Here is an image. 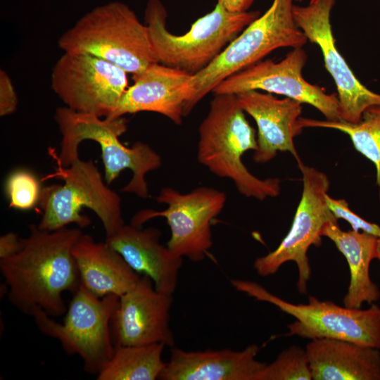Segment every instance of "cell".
Masks as SVG:
<instances>
[{"mask_svg": "<svg viewBox=\"0 0 380 380\" xmlns=\"http://www.w3.org/2000/svg\"><path fill=\"white\" fill-rule=\"evenodd\" d=\"M294 1H300H300H303V0H294Z\"/></svg>", "mask_w": 380, "mask_h": 380, "instance_id": "obj_33", "label": "cell"}, {"mask_svg": "<svg viewBox=\"0 0 380 380\" xmlns=\"http://www.w3.org/2000/svg\"><path fill=\"white\" fill-rule=\"evenodd\" d=\"M257 344L242 350L229 348L186 351L170 350L160 379L162 380H257L265 363L256 359Z\"/></svg>", "mask_w": 380, "mask_h": 380, "instance_id": "obj_17", "label": "cell"}, {"mask_svg": "<svg viewBox=\"0 0 380 380\" xmlns=\"http://www.w3.org/2000/svg\"><path fill=\"white\" fill-rule=\"evenodd\" d=\"M335 0H319L307 6H293L298 27L319 47L324 65L335 82L342 120L357 123L368 108L380 105V94L356 77L336 48L330 15Z\"/></svg>", "mask_w": 380, "mask_h": 380, "instance_id": "obj_14", "label": "cell"}, {"mask_svg": "<svg viewBox=\"0 0 380 380\" xmlns=\"http://www.w3.org/2000/svg\"><path fill=\"white\" fill-rule=\"evenodd\" d=\"M191 76L180 70L153 63L133 76L134 84L128 87L116 110L106 118L116 119L125 114L149 111L180 125L186 102L183 87Z\"/></svg>", "mask_w": 380, "mask_h": 380, "instance_id": "obj_19", "label": "cell"}, {"mask_svg": "<svg viewBox=\"0 0 380 380\" xmlns=\"http://www.w3.org/2000/svg\"><path fill=\"white\" fill-rule=\"evenodd\" d=\"M4 187L10 208L28 210L39 204L42 188L37 177L30 170L18 168L12 171Z\"/></svg>", "mask_w": 380, "mask_h": 380, "instance_id": "obj_26", "label": "cell"}, {"mask_svg": "<svg viewBox=\"0 0 380 380\" xmlns=\"http://www.w3.org/2000/svg\"><path fill=\"white\" fill-rule=\"evenodd\" d=\"M158 229L124 224L106 242L118 252L139 274L149 277L155 288L173 294L178 283L183 258L160 243Z\"/></svg>", "mask_w": 380, "mask_h": 380, "instance_id": "obj_18", "label": "cell"}, {"mask_svg": "<svg viewBox=\"0 0 380 380\" xmlns=\"http://www.w3.org/2000/svg\"><path fill=\"white\" fill-rule=\"evenodd\" d=\"M64 53H85L110 62L133 76L158 63L146 25L125 4L94 8L58 39Z\"/></svg>", "mask_w": 380, "mask_h": 380, "instance_id": "obj_5", "label": "cell"}, {"mask_svg": "<svg viewBox=\"0 0 380 380\" xmlns=\"http://www.w3.org/2000/svg\"><path fill=\"white\" fill-rule=\"evenodd\" d=\"M259 11L234 13L218 2L182 35L166 27L167 12L160 0H148L145 20L158 63L194 75L207 67L251 22Z\"/></svg>", "mask_w": 380, "mask_h": 380, "instance_id": "obj_6", "label": "cell"}, {"mask_svg": "<svg viewBox=\"0 0 380 380\" xmlns=\"http://www.w3.org/2000/svg\"><path fill=\"white\" fill-rule=\"evenodd\" d=\"M156 199L167 208L161 211L141 210L132 217L130 224L141 227L151 219L163 217L170 229L167 243L170 250L194 262L203 260L213 246L211 222L224 208L225 194L206 186L187 194L164 187Z\"/></svg>", "mask_w": 380, "mask_h": 380, "instance_id": "obj_11", "label": "cell"}, {"mask_svg": "<svg viewBox=\"0 0 380 380\" xmlns=\"http://www.w3.org/2000/svg\"><path fill=\"white\" fill-rule=\"evenodd\" d=\"M299 123L303 128H329L346 134L355 150L374 165L376 182L380 186V105L366 109L357 123L304 118H299Z\"/></svg>", "mask_w": 380, "mask_h": 380, "instance_id": "obj_24", "label": "cell"}, {"mask_svg": "<svg viewBox=\"0 0 380 380\" xmlns=\"http://www.w3.org/2000/svg\"><path fill=\"white\" fill-rule=\"evenodd\" d=\"M118 303V296L98 297L81 284L72 293L63 323L41 309L32 317L42 334L58 341L67 354L82 359L85 372L98 374L114 353L110 323Z\"/></svg>", "mask_w": 380, "mask_h": 380, "instance_id": "obj_9", "label": "cell"}, {"mask_svg": "<svg viewBox=\"0 0 380 380\" xmlns=\"http://www.w3.org/2000/svg\"><path fill=\"white\" fill-rule=\"evenodd\" d=\"M376 259H377L380 262V238H378Z\"/></svg>", "mask_w": 380, "mask_h": 380, "instance_id": "obj_31", "label": "cell"}, {"mask_svg": "<svg viewBox=\"0 0 380 380\" xmlns=\"http://www.w3.org/2000/svg\"><path fill=\"white\" fill-rule=\"evenodd\" d=\"M72 253L81 284L98 297L108 295L120 297L140 277L106 241H96L89 234L83 233L80 236Z\"/></svg>", "mask_w": 380, "mask_h": 380, "instance_id": "obj_21", "label": "cell"}, {"mask_svg": "<svg viewBox=\"0 0 380 380\" xmlns=\"http://www.w3.org/2000/svg\"><path fill=\"white\" fill-rule=\"evenodd\" d=\"M217 2L230 12L239 13L247 11L253 0H217Z\"/></svg>", "mask_w": 380, "mask_h": 380, "instance_id": "obj_30", "label": "cell"}, {"mask_svg": "<svg viewBox=\"0 0 380 380\" xmlns=\"http://www.w3.org/2000/svg\"><path fill=\"white\" fill-rule=\"evenodd\" d=\"M23 246V238L13 232L6 233L0 237V259L12 256Z\"/></svg>", "mask_w": 380, "mask_h": 380, "instance_id": "obj_29", "label": "cell"}, {"mask_svg": "<svg viewBox=\"0 0 380 380\" xmlns=\"http://www.w3.org/2000/svg\"><path fill=\"white\" fill-rule=\"evenodd\" d=\"M54 119L62 140L59 153L55 148H49V154L53 160L68 167L79 158L78 148L81 142L94 141L101 146L106 183L109 186L123 170L129 169L132 177L120 191L142 198L148 196L146 175L159 168L162 159L156 151L144 142L137 141L132 147L121 143L119 137L127 130L125 118L102 119L65 106L56 109Z\"/></svg>", "mask_w": 380, "mask_h": 380, "instance_id": "obj_3", "label": "cell"}, {"mask_svg": "<svg viewBox=\"0 0 380 380\" xmlns=\"http://www.w3.org/2000/svg\"><path fill=\"white\" fill-rule=\"evenodd\" d=\"M165 347L163 343L115 346L112 357L97 374V379H159L166 363L162 359Z\"/></svg>", "mask_w": 380, "mask_h": 380, "instance_id": "obj_23", "label": "cell"}, {"mask_svg": "<svg viewBox=\"0 0 380 380\" xmlns=\"http://www.w3.org/2000/svg\"><path fill=\"white\" fill-rule=\"evenodd\" d=\"M214 95L198 128V162L216 176L231 179L244 196L264 201L279 196L280 179H260L243 163V155L255 151L258 144L255 131L246 118L236 94Z\"/></svg>", "mask_w": 380, "mask_h": 380, "instance_id": "obj_2", "label": "cell"}, {"mask_svg": "<svg viewBox=\"0 0 380 380\" xmlns=\"http://www.w3.org/2000/svg\"><path fill=\"white\" fill-rule=\"evenodd\" d=\"M127 73L94 56L64 53L53 68L51 88L66 107L109 118L128 88Z\"/></svg>", "mask_w": 380, "mask_h": 380, "instance_id": "obj_12", "label": "cell"}, {"mask_svg": "<svg viewBox=\"0 0 380 380\" xmlns=\"http://www.w3.org/2000/svg\"><path fill=\"white\" fill-rule=\"evenodd\" d=\"M306 60L303 47L293 49L279 62L259 61L229 76L217 84L212 93L237 94L261 90L311 105L327 120L341 121L337 94H327L321 87L304 79L302 70Z\"/></svg>", "mask_w": 380, "mask_h": 380, "instance_id": "obj_13", "label": "cell"}, {"mask_svg": "<svg viewBox=\"0 0 380 380\" xmlns=\"http://www.w3.org/2000/svg\"><path fill=\"white\" fill-rule=\"evenodd\" d=\"M297 163L302 175L303 191L291 227L275 250L255 259L253 267L260 276L268 277L285 262L293 261L298 271L297 289L305 294L311 276L308 251L312 245H321L324 226L338 219L326 202L330 185L327 175L300 159Z\"/></svg>", "mask_w": 380, "mask_h": 380, "instance_id": "obj_10", "label": "cell"}, {"mask_svg": "<svg viewBox=\"0 0 380 380\" xmlns=\"http://www.w3.org/2000/svg\"><path fill=\"white\" fill-rule=\"evenodd\" d=\"M322 236L329 239L345 257L350 270V282L343 298V305L361 308L364 303L369 305L380 298L378 286L369 274L371 262L376 258L378 237L354 229L343 231L338 221L327 223Z\"/></svg>", "mask_w": 380, "mask_h": 380, "instance_id": "obj_22", "label": "cell"}, {"mask_svg": "<svg viewBox=\"0 0 380 380\" xmlns=\"http://www.w3.org/2000/svg\"><path fill=\"white\" fill-rule=\"evenodd\" d=\"M243 110L250 115L258 127V147L253 153L257 163H266L279 151L289 152L296 161L300 158L293 139L303 127L299 123L301 103L290 98L278 99L258 90L236 94Z\"/></svg>", "mask_w": 380, "mask_h": 380, "instance_id": "obj_16", "label": "cell"}, {"mask_svg": "<svg viewBox=\"0 0 380 380\" xmlns=\"http://www.w3.org/2000/svg\"><path fill=\"white\" fill-rule=\"evenodd\" d=\"M231 284L237 291L293 317L296 320L287 326L286 336L346 340L380 350V307L375 303L367 309L350 308L309 296L308 303L295 304L253 281L232 279Z\"/></svg>", "mask_w": 380, "mask_h": 380, "instance_id": "obj_8", "label": "cell"}, {"mask_svg": "<svg viewBox=\"0 0 380 380\" xmlns=\"http://www.w3.org/2000/svg\"><path fill=\"white\" fill-rule=\"evenodd\" d=\"M305 350L312 380H380V350L376 348L316 338Z\"/></svg>", "mask_w": 380, "mask_h": 380, "instance_id": "obj_20", "label": "cell"}, {"mask_svg": "<svg viewBox=\"0 0 380 380\" xmlns=\"http://www.w3.org/2000/svg\"><path fill=\"white\" fill-rule=\"evenodd\" d=\"M319 0H310V4H314V3L317 2Z\"/></svg>", "mask_w": 380, "mask_h": 380, "instance_id": "obj_32", "label": "cell"}, {"mask_svg": "<svg viewBox=\"0 0 380 380\" xmlns=\"http://www.w3.org/2000/svg\"><path fill=\"white\" fill-rule=\"evenodd\" d=\"M257 380H312L305 349L293 346L265 365Z\"/></svg>", "mask_w": 380, "mask_h": 380, "instance_id": "obj_25", "label": "cell"}, {"mask_svg": "<svg viewBox=\"0 0 380 380\" xmlns=\"http://www.w3.org/2000/svg\"><path fill=\"white\" fill-rule=\"evenodd\" d=\"M172 295L158 291L149 277L140 276L119 297L110 323L115 346L163 343L173 347L175 340L170 325Z\"/></svg>", "mask_w": 380, "mask_h": 380, "instance_id": "obj_15", "label": "cell"}, {"mask_svg": "<svg viewBox=\"0 0 380 380\" xmlns=\"http://www.w3.org/2000/svg\"><path fill=\"white\" fill-rule=\"evenodd\" d=\"M55 172L42 180L58 179L62 184H51L42 188L39 202L42 218L38 227L53 232L70 224L84 228L91 220L82 215L83 208L91 210L100 219L106 236L115 233L124 224L121 198L104 182L98 167L91 160L75 159L68 166L53 160Z\"/></svg>", "mask_w": 380, "mask_h": 380, "instance_id": "obj_7", "label": "cell"}, {"mask_svg": "<svg viewBox=\"0 0 380 380\" xmlns=\"http://www.w3.org/2000/svg\"><path fill=\"white\" fill-rule=\"evenodd\" d=\"M293 0H273L262 15L246 26L207 67L191 75L184 85V115L222 81L260 61L272 51L301 48L308 42L297 25Z\"/></svg>", "mask_w": 380, "mask_h": 380, "instance_id": "obj_4", "label": "cell"}, {"mask_svg": "<svg viewBox=\"0 0 380 380\" xmlns=\"http://www.w3.org/2000/svg\"><path fill=\"white\" fill-rule=\"evenodd\" d=\"M17 94L8 75L3 70L0 71V116L4 117L13 113L17 108Z\"/></svg>", "mask_w": 380, "mask_h": 380, "instance_id": "obj_28", "label": "cell"}, {"mask_svg": "<svg viewBox=\"0 0 380 380\" xmlns=\"http://www.w3.org/2000/svg\"><path fill=\"white\" fill-rule=\"evenodd\" d=\"M325 198L328 208L336 219H343L348 222L352 229L364 232L380 238V227L377 224L367 221L351 210L345 199H336L328 194Z\"/></svg>", "mask_w": 380, "mask_h": 380, "instance_id": "obj_27", "label": "cell"}, {"mask_svg": "<svg viewBox=\"0 0 380 380\" xmlns=\"http://www.w3.org/2000/svg\"><path fill=\"white\" fill-rule=\"evenodd\" d=\"M82 234L79 228L46 232L30 224L20 250L0 259L9 303L30 316L37 309L52 317L63 315V293H74L81 285L72 250Z\"/></svg>", "mask_w": 380, "mask_h": 380, "instance_id": "obj_1", "label": "cell"}]
</instances>
